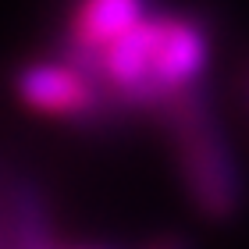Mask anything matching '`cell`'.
<instances>
[{
    "label": "cell",
    "instance_id": "cell-1",
    "mask_svg": "<svg viewBox=\"0 0 249 249\" xmlns=\"http://www.w3.org/2000/svg\"><path fill=\"white\" fill-rule=\"evenodd\" d=\"M160 118L171 132L175 167L192 210L213 224L235 221L246 207V178L210 96L196 86L175 96Z\"/></svg>",
    "mask_w": 249,
    "mask_h": 249
},
{
    "label": "cell",
    "instance_id": "cell-2",
    "mask_svg": "<svg viewBox=\"0 0 249 249\" xmlns=\"http://www.w3.org/2000/svg\"><path fill=\"white\" fill-rule=\"evenodd\" d=\"M15 93L25 107L53 118H68V121H100L114 107L107 93L82 68L68 61H36L18 68Z\"/></svg>",
    "mask_w": 249,
    "mask_h": 249
},
{
    "label": "cell",
    "instance_id": "cell-5",
    "mask_svg": "<svg viewBox=\"0 0 249 249\" xmlns=\"http://www.w3.org/2000/svg\"><path fill=\"white\" fill-rule=\"evenodd\" d=\"M246 100H249V75H246Z\"/></svg>",
    "mask_w": 249,
    "mask_h": 249
},
{
    "label": "cell",
    "instance_id": "cell-3",
    "mask_svg": "<svg viewBox=\"0 0 249 249\" xmlns=\"http://www.w3.org/2000/svg\"><path fill=\"white\" fill-rule=\"evenodd\" d=\"M146 18H150V0H75L61 61L82 68L96 82V64L104 57V50L114 47L121 36H128Z\"/></svg>",
    "mask_w": 249,
    "mask_h": 249
},
{
    "label": "cell",
    "instance_id": "cell-4",
    "mask_svg": "<svg viewBox=\"0 0 249 249\" xmlns=\"http://www.w3.org/2000/svg\"><path fill=\"white\" fill-rule=\"evenodd\" d=\"M142 249H192L182 235H164V239H153L150 246H142Z\"/></svg>",
    "mask_w": 249,
    "mask_h": 249
}]
</instances>
